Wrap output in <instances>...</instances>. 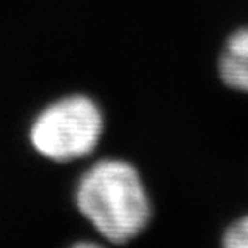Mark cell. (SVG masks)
<instances>
[{"label":"cell","instance_id":"obj_1","mask_svg":"<svg viewBox=\"0 0 248 248\" xmlns=\"http://www.w3.org/2000/svg\"><path fill=\"white\" fill-rule=\"evenodd\" d=\"M76 207L110 243H128L147 229L152 202L138 169L121 159H104L83 172L74 191Z\"/></svg>","mask_w":248,"mask_h":248},{"label":"cell","instance_id":"obj_2","mask_svg":"<svg viewBox=\"0 0 248 248\" xmlns=\"http://www.w3.org/2000/svg\"><path fill=\"white\" fill-rule=\"evenodd\" d=\"M102 133L104 114L97 102L86 95H69L45 107L35 117L30 141L45 159L71 162L92 154Z\"/></svg>","mask_w":248,"mask_h":248},{"label":"cell","instance_id":"obj_3","mask_svg":"<svg viewBox=\"0 0 248 248\" xmlns=\"http://www.w3.org/2000/svg\"><path fill=\"white\" fill-rule=\"evenodd\" d=\"M219 74L229 88L248 93V26L228 38L219 59Z\"/></svg>","mask_w":248,"mask_h":248},{"label":"cell","instance_id":"obj_4","mask_svg":"<svg viewBox=\"0 0 248 248\" xmlns=\"http://www.w3.org/2000/svg\"><path fill=\"white\" fill-rule=\"evenodd\" d=\"M222 248H248V216H243L226 229Z\"/></svg>","mask_w":248,"mask_h":248},{"label":"cell","instance_id":"obj_5","mask_svg":"<svg viewBox=\"0 0 248 248\" xmlns=\"http://www.w3.org/2000/svg\"><path fill=\"white\" fill-rule=\"evenodd\" d=\"M71 248H105L98 243H93V241H79V243L73 245Z\"/></svg>","mask_w":248,"mask_h":248}]
</instances>
